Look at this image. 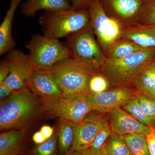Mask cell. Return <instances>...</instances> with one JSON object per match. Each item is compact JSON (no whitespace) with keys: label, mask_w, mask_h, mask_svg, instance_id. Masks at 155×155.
<instances>
[{"label":"cell","mask_w":155,"mask_h":155,"mask_svg":"<svg viewBox=\"0 0 155 155\" xmlns=\"http://www.w3.org/2000/svg\"><path fill=\"white\" fill-rule=\"evenodd\" d=\"M45 111L43 104L28 88L14 91L0 104V130L27 128Z\"/></svg>","instance_id":"1"},{"label":"cell","mask_w":155,"mask_h":155,"mask_svg":"<svg viewBox=\"0 0 155 155\" xmlns=\"http://www.w3.org/2000/svg\"><path fill=\"white\" fill-rule=\"evenodd\" d=\"M67 38L72 61L94 73L101 72L107 58L90 24Z\"/></svg>","instance_id":"2"},{"label":"cell","mask_w":155,"mask_h":155,"mask_svg":"<svg viewBox=\"0 0 155 155\" xmlns=\"http://www.w3.org/2000/svg\"><path fill=\"white\" fill-rule=\"evenodd\" d=\"M155 59V48H143L122 59H107L101 72L112 86L131 85L134 78Z\"/></svg>","instance_id":"3"},{"label":"cell","mask_w":155,"mask_h":155,"mask_svg":"<svg viewBox=\"0 0 155 155\" xmlns=\"http://www.w3.org/2000/svg\"><path fill=\"white\" fill-rule=\"evenodd\" d=\"M42 70L52 77L66 98L73 99L86 97L91 93L90 81L95 73L76 64L70 58L51 69Z\"/></svg>","instance_id":"4"},{"label":"cell","mask_w":155,"mask_h":155,"mask_svg":"<svg viewBox=\"0 0 155 155\" xmlns=\"http://www.w3.org/2000/svg\"><path fill=\"white\" fill-rule=\"evenodd\" d=\"M39 23L44 35L56 39L69 36L90 24L88 10H70L45 11L39 17Z\"/></svg>","instance_id":"5"},{"label":"cell","mask_w":155,"mask_h":155,"mask_svg":"<svg viewBox=\"0 0 155 155\" xmlns=\"http://www.w3.org/2000/svg\"><path fill=\"white\" fill-rule=\"evenodd\" d=\"M35 70L51 69L60 62L70 58L67 47L59 39L37 34L26 45Z\"/></svg>","instance_id":"6"},{"label":"cell","mask_w":155,"mask_h":155,"mask_svg":"<svg viewBox=\"0 0 155 155\" xmlns=\"http://www.w3.org/2000/svg\"><path fill=\"white\" fill-rule=\"evenodd\" d=\"M88 11L90 24L97 41L107 57L111 45L122 36L123 28L118 22L107 15L100 0H94Z\"/></svg>","instance_id":"7"},{"label":"cell","mask_w":155,"mask_h":155,"mask_svg":"<svg viewBox=\"0 0 155 155\" xmlns=\"http://www.w3.org/2000/svg\"><path fill=\"white\" fill-rule=\"evenodd\" d=\"M106 14L123 28L139 25L146 0H100Z\"/></svg>","instance_id":"8"},{"label":"cell","mask_w":155,"mask_h":155,"mask_svg":"<svg viewBox=\"0 0 155 155\" xmlns=\"http://www.w3.org/2000/svg\"><path fill=\"white\" fill-rule=\"evenodd\" d=\"M10 74L4 82L14 91L28 88V84L35 70L30 56L19 50H13L5 58Z\"/></svg>","instance_id":"9"},{"label":"cell","mask_w":155,"mask_h":155,"mask_svg":"<svg viewBox=\"0 0 155 155\" xmlns=\"http://www.w3.org/2000/svg\"><path fill=\"white\" fill-rule=\"evenodd\" d=\"M45 111L52 116L75 124L82 122L92 107L86 97L73 99L62 98L53 102L43 105Z\"/></svg>","instance_id":"10"},{"label":"cell","mask_w":155,"mask_h":155,"mask_svg":"<svg viewBox=\"0 0 155 155\" xmlns=\"http://www.w3.org/2000/svg\"><path fill=\"white\" fill-rule=\"evenodd\" d=\"M131 86H116L99 93H91L86 97L91 104L92 111L106 114L113 109L121 107L128 100L136 94L135 89Z\"/></svg>","instance_id":"11"},{"label":"cell","mask_w":155,"mask_h":155,"mask_svg":"<svg viewBox=\"0 0 155 155\" xmlns=\"http://www.w3.org/2000/svg\"><path fill=\"white\" fill-rule=\"evenodd\" d=\"M28 89L43 105L64 97L63 92L55 81L44 70H34L29 81Z\"/></svg>","instance_id":"12"},{"label":"cell","mask_w":155,"mask_h":155,"mask_svg":"<svg viewBox=\"0 0 155 155\" xmlns=\"http://www.w3.org/2000/svg\"><path fill=\"white\" fill-rule=\"evenodd\" d=\"M108 121V119L100 114L86 116L82 122L75 124V137L71 150L87 149Z\"/></svg>","instance_id":"13"},{"label":"cell","mask_w":155,"mask_h":155,"mask_svg":"<svg viewBox=\"0 0 155 155\" xmlns=\"http://www.w3.org/2000/svg\"><path fill=\"white\" fill-rule=\"evenodd\" d=\"M107 114L109 125L113 133L120 136L131 133L146 136L150 132V126L141 124L123 108H115Z\"/></svg>","instance_id":"14"},{"label":"cell","mask_w":155,"mask_h":155,"mask_svg":"<svg viewBox=\"0 0 155 155\" xmlns=\"http://www.w3.org/2000/svg\"><path fill=\"white\" fill-rule=\"evenodd\" d=\"M22 0H10L9 9L0 25V55L9 53L16 45L12 36V25L14 14Z\"/></svg>","instance_id":"15"},{"label":"cell","mask_w":155,"mask_h":155,"mask_svg":"<svg viewBox=\"0 0 155 155\" xmlns=\"http://www.w3.org/2000/svg\"><path fill=\"white\" fill-rule=\"evenodd\" d=\"M122 37L129 39L143 48H155V25H138L124 28Z\"/></svg>","instance_id":"16"},{"label":"cell","mask_w":155,"mask_h":155,"mask_svg":"<svg viewBox=\"0 0 155 155\" xmlns=\"http://www.w3.org/2000/svg\"><path fill=\"white\" fill-rule=\"evenodd\" d=\"M28 127L6 130L0 135V155H17L28 132Z\"/></svg>","instance_id":"17"},{"label":"cell","mask_w":155,"mask_h":155,"mask_svg":"<svg viewBox=\"0 0 155 155\" xmlns=\"http://www.w3.org/2000/svg\"><path fill=\"white\" fill-rule=\"evenodd\" d=\"M22 13L27 17L34 16L38 11H57L73 8L68 0H27L22 5Z\"/></svg>","instance_id":"18"},{"label":"cell","mask_w":155,"mask_h":155,"mask_svg":"<svg viewBox=\"0 0 155 155\" xmlns=\"http://www.w3.org/2000/svg\"><path fill=\"white\" fill-rule=\"evenodd\" d=\"M143 48L129 39L121 37L111 45L106 57L111 60L122 59Z\"/></svg>","instance_id":"19"},{"label":"cell","mask_w":155,"mask_h":155,"mask_svg":"<svg viewBox=\"0 0 155 155\" xmlns=\"http://www.w3.org/2000/svg\"><path fill=\"white\" fill-rule=\"evenodd\" d=\"M75 124L61 119L58 132L61 155H66L72 149L75 137Z\"/></svg>","instance_id":"20"},{"label":"cell","mask_w":155,"mask_h":155,"mask_svg":"<svg viewBox=\"0 0 155 155\" xmlns=\"http://www.w3.org/2000/svg\"><path fill=\"white\" fill-rule=\"evenodd\" d=\"M101 152L105 155H132L122 136L113 132L108 137Z\"/></svg>","instance_id":"21"},{"label":"cell","mask_w":155,"mask_h":155,"mask_svg":"<svg viewBox=\"0 0 155 155\" xmlns=\"http://www.w3.org/2000/svg\"><path fill=\"white\" fill-rule=\"evenodd\" d=\"M131 85L137 93L155 99V79L143 69L134 78Z\"/></svg>","instance_id":"22"},{"label":"cell","mask_w":155,"mask_h":155,"mask_svg":"<svg viewBox=\"0 0 155 155\" xmlns=\"http://www.w3.org/2000/svg\"><path fill=\"white\" fill-rule=\"evenodd\" d=\"M122 137L132 155H150L144 134L131 133Z\"/></svg>","instance_id":"23"},{"label":"cell","mask_w":155,"mask_h":155,"mask_svg":"<svg viewBox=\"0 0 155 155\" xmlns=\"http://www.w3.org/2000/svg\"><path fill=\"white\" fill-rule=\"evenodd\" d=\"M122 107L141 124L148 126L155 125V119L147 116L143 112L136 94L128 100Z\"/></svg>","instance_id":"24"},{"label":"cell","mask_w":155,"mask_h":155,"mask_svg":"<svg viewBox=\"0 0 155 155\" xmlns=\"http://www.w3.org/2000/svg\"><path fill=\"white\" fill-rule=\"evenodd\" d=\"M112 86L108 80L101 72L95 73L91 78L89 89L91 92L99 93L107 91Z\"/></svg>","instance_id":"25"},{"label":"cell","mask_w":155,"mask_h":155,"mask_svg":"<svg viewBox=\"0 0 155 155\" xmlns=\"http://www.w3.org/2000/svg\"><path fill=\"white\" fill-rule=\"evenodd\" d=\"M111 133L112 131L108 121L100 130L91 145L87 149L93 153L100 152L103 146Z\"/></svg>","instance_id":"26"},{"label":"cell","mask_w":155,"mask_h":155,"mask_svg":"<svg viewBox=\"0 0 155 155\" xmlns=\"http://www.w3.org/2000/svg\"><path fill=\"white\" fill-rule=\"evenodd\" d=\"M139 25H155V0H146Z\"/></svg>","instance_id":"27"},{"label":"cell","mask_w":155,"mask_h":155,"mask_svg":"<svg viewBox=\"0 0 155 155\" xmlns=\"http://www.w3.org/2000/svg\"><path fill=\"white\" fill-rule=\"evenodd\" d=\"M57 135L54 134L41 144L38 145L33 150L35 155H54L56 151Z\"/></svg>","instance_id":"28"},{"label":"cell","mask_w":155,"mask_h":155,"mask_svg":"<svg viewBox=\"0 0 155 155\" xmlns=\"http://www.w3.org/2000/svg\"><path fill=\"white\" fill-rule=\"evenodd\" d=\"M140 106L145 114L155 119V99L150 97L136 94Z\"/></svg>","instance_id":"29"},{"label":"cell","mask_w":155,"mask_h":155,"mask_svg":"<svg viewBox=\"0 0 155 155\" xmlns=\"http://www.w3.org/2000/svg\"><path fill=\"white\" fill-rule=\"evenodd\" d=\"M150 127V132L146 137L150 155H155V125Z\"/></svg>","instance_id":"30"},{"label":"cell","mask_w":155,"mask_h":155,"mask_svg":"<svg viewBox=\"0 0 155 155\" xmlns=\"http://www.w3.org/2000/svg\"><path fill=\"white\" fill-rule=\"evenodd\" d=\"M94 0H71L73 8L76 10H88Z\"/></svg>","instance_id":"31"},{"label":"cell","mask_w":155,"mask_h":155,"mask_svg":"<svg viewBox=\"0 0 155 155\" xmlns=\"http://www.w3.org/2000/svg\"><path fill=\"white\" fill-rule=\"evenodd\" d=\"M10 74V69L8 63L5 60L0 63V83L4 82Z\"/></svg>","instance_id":"32"},{"label":"cell","mask_w":155,"mask_h":155,"mask_svg":"<svg viewBox=\"0 0 155 155\" xmlns=\"http://www.w3.org/2000/svg\"><path fill=\"white\" fill-rule=\"evenodd\" d=\"M14 91L6 85L5 82L0 83V101H3L12 94Z\"/></svg>","instance_id":"33"},{"label":"cell","mask_w":155,"mask_h":155,"mask_svg":"<svg viewBox=\"0 0 155 155\" xmlns=\"http://www.w3.org/2000/svg\"><path fill=\"white\" fill-rule=\"evenodd\" d=\"M40 131L45 136L47 140L51 138L54 135V129L48 125L42 126Z\"/></svg>","instance_id":"34"},{"label":"cell","mask_w":155,"mask_h":155,"mask_svg":"<svg viewBox=\"0 0 155 155\" xmlns=\"http://www.w3.org/2000/svg\"><path fill=\"white\" fill-rule=\"evenodd\" d=\"M32 140L35 144H41L46 140H47L45 136L40 131H37L32 136Z\"/></svg>","instance_id":"35"},{"label":"cell","mask_w":155,"mask_h":155,"mask_svg":"<svg viewBox=\"0 0 155 155\" xmlns=\"http://www.w3.org/2000/svg\"><path fill=\"white\" fill-rule=\"evenodd\" d=\"M148 73L151 75L155 79V59L152 61L145 68L143 69Z\"/></svg>","instance_id":"36"},{"label":"cell","mask_w":155,"mask_h":155,"mask_svg":"<svg viewBox=\"0 0 155 155\" xmlns=\"http://www.w3.org/2000/svg\"><path fill=\"white\" fill-rule=\"evenodd\" d=\"M83 152L80 150H71L66 155H83Z\"/></svg>","instance_id":"37"},{"label":"cell","mask_w":155,"mask_h":155,"mask_svg":"<svg viewBox=\"0 0 155 155\" xmlns=\"http://www.w3.org/2000/svg\"><path fill=\"white\" fill-rule=\"evenodd\" d=\"M83 155H105L103 154L102 153H93L90 151L88 149H87L84 151Z\"/></svg>","instance_id":"38"}]
</instances>
